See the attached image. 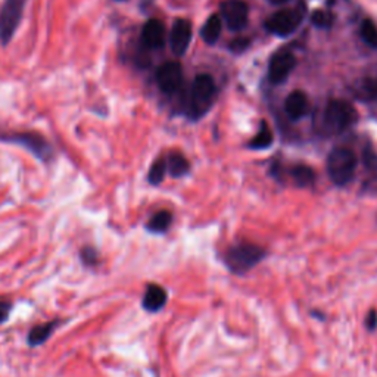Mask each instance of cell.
Segmentation results:
<instances>
[{"instance_id":"26","label":"cell","mask_w":377,"mask_h":377,"mask_svg":"<svg viewBox=\"0 0 377 377\" xmlns=\"http://www.w3.org/2000/svg\"><path fill=\"white\" fill-rule=\"evenodd\" d=\"M364 325H366V329L370 332H374L377 329V311L374 308L369 310L364 320Z\"/></svg>"},{"instance_id":"7","label":"cell","mask_w":377,"mask_h":377,"mask_svg":"<svg viewBox=\"0 0 377 377\" xmlns=\"http://www.w3.org/2000/svg\"><path fill=\"white\" fill-rule=\"evenodd\" d=\"M302 22V12L298 9H283L278 10L267 20L265 27L276 36L286 37L295 31Z\"/></svg>"},{"instance_id":"27","label":"cell","mask_w":377,"mask_h":377,"mask_svg":"<svg viewBox=\"0 0 377 377\" xmlns=\"http://www.w3.org/2000/svg\"><path fill=\"white\" fill-rule=\"evenodd\" d=\"M364 162H366V165L369 166L370 170L377 171V155H376V153L373 150L367 149L364 152Z\"/></svg>"},{"instance_id":"23","label":"cell","mask_w":377,"mask_h":377,"mask_svg":"<svg viewBox=\"0 0 377 377\" xmlns=\"http://www.w3.org/2000/svg\"><path fill=\"white\" fill-rule=\"evenodd\" d=\"M80 259L86 265V267H96L101 262L99 254L93 246H85L80 250Z\"/></svg>"},{"instance_id":"1","label":"cell","mask_w":377,"mask_h":377,"mask_svg":"<svg viewBox=\"0 0 377 377\" xmlns=\"http://www.w3.org/2000/svg\"><path fill=\"white\" fill-rule=\"evenodd\" d=\"M265 257H267V250L262 246L250 242H239L227 248L222 254V262L232 274L245 276L261 264Z\"/></svg>"},{"instance_id":"28","label":"cell","mask_w":377,"mask_h":377,"mask_svg":"<svg viewBox=\"0 0 377 377\" xmlns=\"http://www.w3.org/2000/svg\"><path fill=\"white\" fill-rule=\"evenodd\" d=\"M249 46V40L248 38H236L233 40V43L230 45V49L236 53H242L246 48Z\"/></svg>"},{"instance_id":"18","label":"cell","mask_w":377,"mask_h":377,"mask_svg":"<svg viewBox=\"0 0 377 377\" xmlns=\"http://www.w3.org/2000/svg\"><path fill=\"white\" fill-rule=\"evenodd\" d=\"M189 161L181 155L178 152H173L170 153L169 161H166V170L170 171V174L173 177H183L185 174L189 173Z\"/></svg>"},{"instance_id":"20","label":"cell","mask_w":377,"mask_h":377,"mask_svg":"<svg viewBox=\"0 0 377 377\" xmlns=\"http://www.w3.org/2000/svg\"><path fill=\"white\" fill-rule=\"evenodd\" d=\"M290 174H292V178L295 180V183L301 187L310 186L315 177L313 169H310L308 165H295L290 170Z\"/></svg>"},{"instance_id":"19","label":"cell","mask_w":377,"mask_h":377,"mask_svg":"<svg viewBox=\"0 0 377 377\" xmlns=\"http://www.w3.org/2000/svg\"><path fill=\"white\" fill-rule=\"evenodd\" d=\"M271 143H273V133L267 125V122L262 121L259 131L257 133V136L252 138V141L249 142V148L250 149H267L271 146Z\"/></svg>"},{"instance_id":"16","label":"cell","mask_w":377,"mask_h":377,"mask_svg":"<svg viewBox=\"0 0 377 377\" xmlns=\"http://www.w3.org/2000/svg\"><path fill=\"white\" fill-rule=\"evenodd\" d=\"M171 222H173L171 213L166 211V209H162V211H158L157 214H153L150 217V220L146 222V230L155 234H162L170 229Z\"/></svg>"},{"instance_id":"3","label":"cell","mask_w":377,"mask_h":377,"mask_svg":"<svg viewBox=\"0 0 377 377\" xmlns=\"http://www.w3.org/2000/svg\"><path fill=\"white\" fill-rule=\"evenodd\" d=\"M357 155L351 149L338 148L334 149L327 159V173L336 186H345L351 183L357 170Z\"/></svg>"},{"instance_id":"5","label":"cell","mask_w":377,"mask_h":377,"mask_svg":"<svg viewBox=\"0 0 377 377\" xmlns=\"http://www.w3.org/2000/svg\"><path fill=\"white\" fill-rule=\"evenodd\" d=\"M27 0H3L0 6V43L8 46L21 24Z\"/></svg>"},{"instance_id":"29","label":"cell","mask_w":377,"mask_h":377,"mask_svg":"<svg viewBox=\"0 0 377 377\" xmlns=\"http://www.w3.org/2000/svg\"><path fill=\"white\" fill-rule=\"evenodd\" d=\"M269 2L273 5H285L286 2H289V0H269Z\"/></svg>"},{"instance_id":"9","label":"cell","mask_w":377,"mask_h":377,"mask_svg":"<svg viewBox=\"0 0 377 377\" xmlns=\"http://www.w3.org/2000/svg\"><path fill=\"white\" fill-rule=\"evenodd\" d=\"M181 81H183V69L178 62H165L158 68L157 83L164 93H176L181 86Z\"/></svg>"},{"instance_id":"13","label":"cell","mask_w":377,"mask_h":377,"mask_svg":"<svg viewBox=\"0 0 377 377\" xmlns=\"http://www.w3.org/2000/svg\"><path fill=\"white\" fill-rule=\"evenodd\" d=\"M142 41L149 49H161L165 45V27L159 20H149L142 30Z\"/></svg>"},{"instance_id":"11","label":"cell","mask_w":377,"mask_h":377,"mask_svg":"<svg viewBox=\"0 0 377 377\" xmlns=\"http://www.w3.org/2000/svg\"><path fill=\"white\" fill-rule=\"evenodd\" d=\"M192 40V24L187 20H177L171 29L170 46L174 55L183 57Z\"/></svg>"},{"instance_id":"25","label":"cell","mask_w":377,"mask_h":377,"mask_svg":"<svg viewBox=\"0 0 377 377\" xmlns=\"http://www.w3.org/2000/svg\"><path fill=\"white\" fill-rule=\"evenodd\" d=\"M12 310V302L9 299H0V325H3Z\"/></svg>"},{"instance_id":"14","label":"cell","mask_w":377,"mask_h":377,"mask_svg":"<svg viewBox=\"0 0 377 377\" xmlns=\"http://www.w3.org/2000/svg\"><path fill=\"white\" fill-rule=\"evenodd\" d=\"M285 109H286V114L290 120H293V121L301 120L306 114V111H308V99H306L305 93H302L299 90L292 92L286 97Z\"/></svg>"},{"instance_id":"17","label":"cell","mask_w":377,"mask_h":377,"mask_svg":"<svg viewBox=\"0 0 377 377\" xmlns=\"http://www.w3.org/2000/svg\"><path fill=\"white\" fill-rule=\"evenodd\" d=\"M221 34V18L214 13L204 24L201 30V37L206 45H214Z\"/></svg>"},{"instance_id":"2","label":"cell","mask_w":377,"mask_h":377,"mask_svg":"<svg viewBox=\"0 0 377 377\" xmlns=\"http://www.w3.org/2000/svg\"><path fill=\"white\" fill-rule=\"evenodd\" d=\"M0 142L18 145L46 164L55 158L52 145L43 136L34 131H0Z\"/></svg>"},{"instance_id":"8","label":"cell","mask_w":377,"mask_h":377,"mask_svg":"<svg viewBox=\"0 0 377 377\" xmlns=\"http://www.w3.org/2000/svg\"><path fill=\"white\" fill-rule=\"evenodd\" d=\"M221 13L227 27L233 31L245 29L248 24L249 9L243 0H227V2H225L221 6Z\"/></svg>"},{"instance_id":"10","label":"cell","mask_w":377,"mask_h":377,"mask_svg":"<svg viewBox=\"0 0 377 377\" xmlns=\"http://www.w3.org/2000/svg\"><path fill=\"white\" fill-rule=\"evenodd\" d=\"M297 66V58L292 53H277L269 65V78L271 83H283Z\"/></svg>"},{"instance_id":"22","label":"cell","mask_w":377,"mask_h":377,"mask_svg":"<svg viewBox=\"0 0 377 377\" xmlns=\"http://www.w3.org/2000/svg\"><path fill=\"white\" fill-rule=\"evenodd\" d=\"M165 173H166V161L164 158H158L155 162L152 164L150 170H149V174H148L149 183L153 186L162 183Z\"/></svg>"},{"instance_id":"12","label":"cell","mask_w":377,"mask_h":377,"mask_svg":"<svg viewBox=\"0 0 377 377\" xmlns=\"http://www.w3.org/2000/svg\"><path fill=\"white\" fill-rule=\"evenodd\" d=\"M169 302V292L158 283H149L145 289L142 306L148 313H159Z\"/></svg>"},{"instance_id":"6","label":"cell","mask_w":377,"mask_h":377,"mask_svg":"<svg viewBox=\"0 0 377 377\" xmlns=\"http://www.w3.org/2000/svg\"><path fill=\"white\" fill-rule=\"evenodd\" d=\"M357 111L345 101H330L325 111V127L329 133H342L357 121Z\"/></svg>"},{"instance_id":"24","label":"cell","mask_w":377,"mask_h":377,"mask_svg":"<svg viewBox=\"0 0 377 377\" xmlns=\"http://www.w3.org/2000/svg\"><path fill=\"white\" fill-rule=\"evenodd\" d=\"M311 21L318 29H330L333 24V17L329 12L325 10H315L311 15Z\"/></svg>"},{"instance_id":"15","label":"cell","mask_w":377,"mask_h":377,"mask_svg":"<svg viewBox=\"0 0 377 377\" xmlns=\"http://www.w3.org/2000/svg\"><path fill=\"white\" fill-rule=\"evenodd\" d=\"M58 325H59V320H52V321H46V323L34 326L30 330L29 336H27V342H29L31 348L43 345L52 336V333L55 332Z\"/></svg>"},{"instance_id":"4","label":"cell","mask_w":377,"mask_h":377,"mask_svg":"<svg viewBox=\"0 0 377 377\" xmlns=\"http://www.w3.org/2000/svg\"><path fill=\"white\" fill-rule=\"evenodd\" d=\"M215 94V83L211 76L199 74L193 81L192 96L189 104V117L192 120L201 118L211 105L213 97Z\"/></svg>"},{"instance_id":"21","label":"cell","mask_w":377,"mask_h":377,"mask_svg":"<svg viewBox=\"0 0 377 377\" xmlns=\"http://www.w3.org/2000/svg\"><path fill=\"white\" fill-rule=\"evenodd\" d=\"M361 38L364 40V43L373 49H377V27L373 21L366 20L361 24Z\"/></svg>"}]
</instances>
